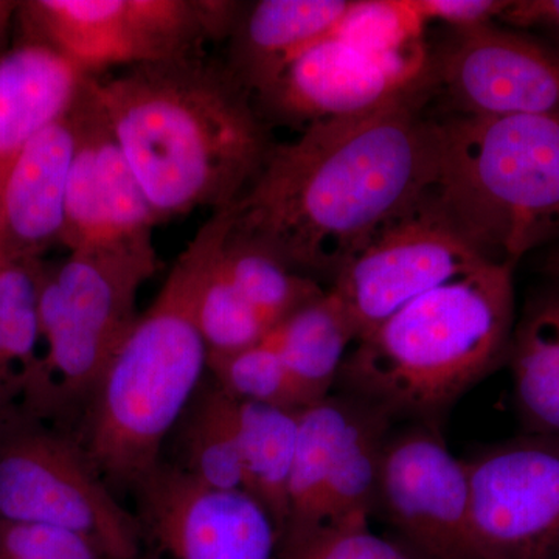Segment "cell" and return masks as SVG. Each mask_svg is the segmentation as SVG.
I'll list each match as a JSON object with an SVG mask.
<instances>
[{
    "label": "cell",
    "mask_w": 559,
    "mask_h": 559,
    "mask_svg": "<svg viewBox=\"0 0 559 559\" xmlns=\"http://www.w3.org/2000/svg\"><path fill=\"white\" fill-rule=\"evenodd\" d=\"M425 72L378 108L316 121L293 142L271 145L231 205L230 237L305 277L334 278L381 230L414 212L436 157Z\"/></svg>",
    "instance_id": "obj_1"
},
{
    "label": "cell",
    "mask_w": 559,
    "mask_h": 559,
    "mask_svg": "<svg viewBox=\"0 0 559 559\" xmlns=\"http://www.w3.org/2000/svg\"><path fill=\"white\" fill-rule=\"evenodd\" d=\"M94 90L160 221L230 207L271 148L252 95L201 53L94 76Z\"/></svg>",
    "instance_id": "obj_2"
},
{
    "label": "cell",
    "mask_w": 559,
    "mask_h": 559,
    "mask_svg": "<svg viewBox=\"0 0 559 559\" xmlns=\"http://www.w3.org/2000/svg\"><path fill=\"white\" fill-rule=\"evenodd\" d=\"M230 229L231 207L205 221L84 407L81 447L119 498L159 465L165 441L200 392L207 348L198 308Z\"/></svg>",
    "instance_id": "obj_3"
},
{
    "label": "cell",
    "mask_w": 559,
    "mask_h": 559,
    "mask_svg": "<svg viewBox=\"0 0 559 559\" xmlns=\"http://www.w3.org/2000/svg\"><path fill=\"white\" fill-rule=\"evenodd\" d=\"M511 264H488L423 294L355 342L342 364L345 395L392 419L436 426L509 356Z\"/></svg>",
    "instance_id": "obj_4"
},
{
    "label": "cell",
    "mask_w": 559,
    "mask_h": 559,
    "mask_svg": "<svg viewBox=\"0 0 559 559\" xmlns=\"http://www.w3.org/2000/svg\"><path fill=\"white\" fill-rule=\"evenodd\" d=\"M432 178L418 207L489 263L559 241V120L433 114Z\"/></svg>",
    "instance_id": "obj_5"
},
{
    "label": "cell",
    "mask_w": 559,
    "mask_h": 559,
    "mask_svg": "<svg viewBox=\"0 0 559 559\" xmlns=\"http://www.w3.org/2000/svg\"><path fill=\"white\" fill-rule=\"evenodd\" d=\"M153 231L70 250L40 280V334L47 366L86 404L138 322L142 286L159 270Z\"/></svg>",
    "instance_id": "obj_6"
},
{
    "label": "cell",
    "mask_w": 559,
    "mask_h": 559,
    "mask_svg": "<svg viewBox=\"0 0 559 559\" xmlns=\"http://www.w3.org/2000/svg\"><path fill=\"white\" fill-rule=\"evenodd\" d=\"M242 10L226 0H28L17 20L25 40L97 76L201 53L209 40L231 35Z\"/></svg>",
    "instance_id": "obj_7"
},
{
    "label": "cell",
    "mask_w": 559,
    "mask_h": 559,
    "mask_svg": "<svg viewBox=\"0 0 559 559\" xmlns=\"http://www.w3.org/2000/svg\"><path fill=\"white\" fill-rule=\"evenodd\" d=\"M0 518L83 536L106 559H142V532L80 440H36L0 459Z\"/></svg>",
    "instance_id": "obj_8"
},
{
    "label": "cell",
    "mask_w": 559,
    "mask_h": 559,
    "mask_svg": "<svg viewBox=\"0 0 559 559\" xmlns=\"http://www.w3.org/2000/svg\"><path fill=\"white\" fill-rule=\"evenodd\" d=\"M429 108L559 120V47L492 24L455 31L429 53Z\"/></svg>",
    "instance_id": "obj_9"
},
{
    "label": "cell",
    "mask_w": 559,
    "mask_h": 559,
    "mask_svg": "<svg viewBox=\"0 0 559 559\" xmlns=\"http://www.w3.org/2000/svg\"><path fill=\"white\" fill-rule=\"evenodd\" d=\"M479 559H554L559 551V439L525 433L465 460Z\"/></svg>",
    "instance_id": "obj_10"
},
{
    "label": "cell",
    "mask_w": 559,
    "mask_h": 559,
    "mask_svg": "<svg viewBox=\"0 0 559 559\" xmlns=\"http://www.w3.org/2000/svg\"><path fill=\"white\" fill-rule=\"evenodd\" d=\"M132 496L153 559H277V525L245 489L209 487L162 460Z\"/></svg>",
    "instance_id": "obj_11"
},
{
    "label": "cell",
    "mask_w": 559,
    "mask_h": 559,
    "mask_svg": "<svg viewBox=\"0 0 559 559\" xmlns=\"http://www.w3.org/2000/svg\"><path fill=\"white\" fill-rule=\"evenodd\" d=\"M377 511L415 559H479L471 536L466 463L448 450L436 426L389 430Z\"/></svg>",
    "instance_id": "obj_12"
},
{
    "label": "cell",
    "mask_w": 559,
    "mask_h": 559,
    "mask_svg": "<svg viewBox=\"0 0 559 559\" xmlns=\"http://www.w3.org/2000/svg\"><path fill=\"white\" fill-rule=\"evenodd\" d=\"M488 264L495 263L417 207L349 259L333 278L330 293L359 341L423 294Z\"/></svg>",
    "instance_id": "obj_13"
},
{
    "label": "cell",
    "mask_w": 559,
    "mask_h": 559,
    "mask_svg": "<svg viewBox=\"0 0 559 559\" xmlns=\"http://www.w3.org/2000/svg\"><path fill=\"white\" fill-rule=\"evenodd\" d=\"M428 57L421 43L378 51L337 33L290 61L252 98L260 116L310 127L392 100L423 75Z\"/></svg>",
    "instance_id": "obj_14"
},
{
    "label": "cell",
    "mask_w": 559,
    "mask_h": 559,
    "mask_svg": "<svg viewBox=\"0 0 559 559\" xmlns=\"http://www.w3.org/2000/svg\"><path fill=\"white\" fill-rule=\"evenodd\" d=\"M70 165L61 245L91 248L150 234L160 223L110 128L90 76L72 106Z\"/></svg>",
    "instance_id": "obj_15"
},
{
    "label": "cell",
    "mask_w": 559,
    "mask_h": 559,
    "mask_svg": "<svg viewBox=\"0 0 559 559\" xmlns=\"http://www.w3.org/2000/svg\"><path fill=\"white\" fill-rule=\"evenodd\" d=\"M75 140L70 109L17 157L0 194V261L39 259L61 242Z\"/></svg>",
    "instance_id": "obj_16"
},
{
    "label": "cell",
    "mask_w": 559,
    "mask_h": 559,
    "mask_svg": "<svg viewBox=\"0 0 559 559\" xmlns=\"http://www.w3.org/2000/svg\"><path fill=\"white\" fill-rule=\"evenodd\" d=\"M353 0H261L242 11L230 35V72L255 95L290 61L337 35Z\"/></svg>",
    "instance_id": "obj_17"
},
{
    "label": "cell",
    "mask_w": 559,
    "mask_h": 559,
    "mask_svg": "<svg viewBox=\"0 0 559 559\" xmlns=\"http://www.w3.org/2000/svg\"><path fill=\"white\" fill-rule=\"evenodd\" d=\"M90 76L43 44L0 57V194L25 146L72 109Z\"/></svg>",
    "instance_id": "obj_18"
},
{
    "label": "cell",
    "mask_w": 559,
    "mask_h": 559,
    "mask_svg": "<svg viewBox=\"0 0 559 559\" xmlns=\"http://www.w3.org/2000/svg\"><path fill=\"white\" fill-rule=\"evenodd\" d=\"M507 360L527 433L559 439V290L528 305L514 325Z\"/></svg>",
    "instance_id": "obj_19"
},
{
    "label": "cell",
    "mask_w": 559,
    "mask_h": 559,
    "mask_svg": "<svg viewBox=\"0 0 559 559\" xmlns=\"http://www.w3.org/2000/svg\"><path fill=\"white\" fill-rule=\"evenodd\" d=\"M307 407L329 399L347 349L356 341L340 301L329 290L294 311L267 334Z\"/></svg>",
    "instance_id": "obj_20"
},
{
    "label": "cell",
    "mask_w": 559,
    "mask_h": 559,
    "mask_svg": "<svg viewBox=\"0 0 559 559\" xmlns=\"http://www.w3.org/2000/svg\"><path fill=\"white\" fill-rule=\"evenodd\" d=\"M356 409L358 400L353 396L330 395L300 412L289 474L288 520L280 539L297 538L320 527L326 485Z\"/></svg>",
    "instance_id": "obj_21"
},
{
    "label": "cell",
    "mask_w": 559,
    "mask_h": 559,
    "mask_svg": "<svg viewBox=\"0 0 559 559\" xmlns=\"http://www.w3.org/2000/svg\"><path fill=\"white\" fill-rule=\"evenodd\" d=\"M301 411L235 400L245 491L259 500L277 525L288 520V485Z\"/></svg>",
    "instance_id": "obj_22"
},
{
    "label": "cell",
    "mask_w": 559,
    "mask_h": 559,
    "mask_svg": "<svg viewBox=\"0 0 559 559\" xmlns=\"http://www.w3.org/2000/svg\"><path fill=\"white\" fill-rule=\"evenodd\" d=\"M382 412L358 400L323 498L319 528H366L377 511L382 447L390 430Z\"/></svg>",
    "instance_id": "obj_23"
},
{
    "label": "cell",
    "mask_w": 559,
    "mask_h": 559,
    "mask_svg": "<svg viewBox=\"0 0 559 559\" xmlns=\"http://www.w3.org/2000/svg\"><path fill=\"white\" fill-rule=\"evenodd\" d=\"M178 426L180 462L176 466L209 487L245 489L231 396L215 382L200 389Z\"/></svg>",
    "instance_id": "obj_24"
},
{
    "label": "cell",
    "mask_w": 559,
    "mask_h": 559,
    "mask_svg": "<svg viewBox=\"0 0 559 559\" xmlns=\"http://www.w3.org/2000/svg\"><path fill=\"white\" fill-rule=\"evenodd\" d=\"M221 261L234 285L270 330L325 293L314 278L289 270L263 249L234 240L230 234Z\"/></svg>",
    "instance_id": "obj_25"
},
{
    "label": "cell",
    "mask_w": 559,
    "mask_h": 559,
    "mask_svg": "<svg viewBox=\"0 0 559 559\" xmlns=\"http://www.w3.org/2000/svg\"><path fill=\"white\" fill-rule=\"evenodd\" d=\"M213 382L237 401L307 409L278 349L264 337L260 344L226 356H207Z\"/></svg>",
    "instance_id": "obj_26"
},
{
    "label": "cell",
    "mask_w": 559,
    "mask_h": 559,
    "mask_svg": "<svg viewBox=\"0 0 559 559\" xmlns=\"http://www.w3.org/2000/svg\"><path fill=\"white\" fill-rule=\"evenodd\" d=\"M221 255L223 252L210 271L198 308V323L207 356H226L253 347L271 331L234 285Z\"/></svg>",
    "instance_id": "obj_27"
},
{
    "label": "cell",
    "mask_w": 559,
    "mask_h": 559,
    "mask_svg": "<svg viewBox=\"0 0 559 559\" xmlns=\"http://www.w3.org/2000/svg\"><path fill=\"white\" fill-rule=\"evenodd\" d=\"M39 259L0 261V345L9 362H35L40 334Z\"/></svg>",
    "instance_id": "obj_28"
},
{
    "label": "cell",
    "mask_w": 559,
    "mask_h": 559,
    "mask_svg": "<svg viewBox=\"0 0 559 559\" xmlns=\"http://www.w3.org/2000/svg\"><path fill=\"white\" fill-rule=\"evenodd\" d=\"M277 559H415L399 543L366 528H318L280 539Z\"/></svg>",
    "instance_id": "obj_29"
},
{
    "label": "cell",
    "mask_w": 559,
    "mask_h": 559,
    "mask_svg": "<svg viewBox=\"0 0 559 559\" xmlns=\"http://www.w3.org/2000/svg\"><path fill=\"white\" fill-rule=\"evenodd\" d=\"M0 559H106L90 540L69 530L5 522Z\"/></svg>",
    "instance_id": "obj_30"
},
{
    "label": "cell",
    "mask_w": 559,
    "mask_h": 559,
    "mask_svg": "<svg viewBox=\"0 0 559 559\" xmlns=\"http://www.w3.org/2000/svg\"><path fill=\"white\" fill-rule=\"evenodd\" d=\"M407 5L423 25L444 22L455 31H462L499 20L509 0H407Z\"/></svg>",
    "instance_id": "obj_31"
},
{
    "label": "cell",
    "mask_w": 559,
    "mask_h": 559,
    "mask_svg": "<svg viewBox=\"0 0 559 559\" xmlns=\"http://www.w3.org/2000/svg\"><path fill=\"white\" fill-rule=\"evenodd\" d=\"M499 21L521 31L546 32L559 40V0H509Z\"/></svg>",
    "instance_id": "obj_32"
},
{
    "label": "cell",
    "mask_w": 559,
    "mask_h": 559,
    "mask_svg": "<svg viewBox=\"0 0 559 559\" xmlns=\"http://www.w3.org/2000/svg\"><path fill=\"white\" fill-rule=\"evenodd\" d=\"M20 7L21 2L16 0H0V57L10 50L7 49V44H9L11 24L16 20Z\"/></svg>",
    "instance_id": "obj_33"
},
{
    "label": "cell",
    "mask_w": 559,
    "mask_h": 559,
    "mask_svg": "<svg viewBox=\"0 0 559 559\" xmlns=\"http://www.w3.org/2000/svg\"><path fill=\"white\" fill-rule=\"evenodd\" d=\"M544 270L549 272L554 277L559 278V248L555 249L554 252L547 257L546 263H544Z\"/></svg>",
    "instance_id": "obj_34"
},
{
    "label": "cell",
    "mask_w": 559,
    "mask_h": 559,
    "mask_svg": "<svg viewBox=\"0 0 559 559\" xmlns=\"http://www.w3.org/2000/svg\"><path fill=\"white\" fill-rule=\"evenodd\" d=\"M9 359H7L5 353H3L2 345H0V371L3 370V367L9 366Z\"/></svg>",
    "instance_id": "obj_35"
},
{
    "label": "cell",
    "mask_w": 559,
    "mask_h": 559,
    "mask_svg": "<svg viewBox=\"0 0 559 559\" xmlns=\"http://www.w3.org/2000/svg\"><path fill=\"white\" fill-rule=\"evenodd\" d=\"M142 559H153V558H151L150 555L145 554V555H143Z\"/></svg>",
    "instance_id": "obj_36"
},
{
    "label": "cell",
    "mask_w": 559,
    "mask_h": 559,
    "mask_svg": "<svg viewBox=\"0 0 559 559\" xmlns=\"http://www.w3.org/2000/svg\"><path fill=\"white\" fill-rule=\"evenodd\" d=\"M554 559H559V551H558V554H557V557H555Z\"/></svg>",
    "instance_id": "obj_37"
}]
</instances>
